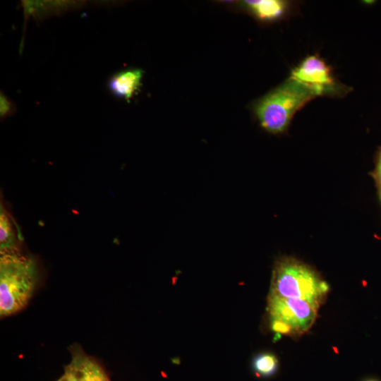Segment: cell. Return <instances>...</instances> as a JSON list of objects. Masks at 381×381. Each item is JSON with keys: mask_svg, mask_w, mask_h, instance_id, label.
I'll use <instances>...</instances> for the list:
<instances>
[{"mask_svg": "<svg viewBox=\"0 0 381 381\" xmlns=\"http://www.w3.org/2000/svg\"><path fill=\"white\" fill-rule=\"evenodd\" d=\"M37 279L38 268L34 258L19 252L1 254V317L16 313L27 306Z\"/></svg>", "mask_w": 381, "mask_h": 381, "instance_id": "obj_1", "label": "cell"}, {"mask_svg": "<svg viewBox=\"0 0 381 381\" xmlns=\"http://www.w3.org/2000/svg\"><path fill=\"white\" fill-rule=\"evenodd\" d=\"M315 95L304 85L289 78L258 99L253 109L260 126L267 132H284L294 116Z\"/></svg>", "mask_w": 381, "mask_h": 381, "instance_id": "obj_2", "label": "cell"}, {"mask_svg": "<svg viewBox=\"0 0 381 381\" xmlns=\"http://www.w3.org/2000/svg\"><path fill=\"white\" fill-rule=\"evenodd\" d=\"M322 281L306 265L291 258L279 260L274 268L271 293L284 298H300L316 308L322 298Z\"/></svg>", "mask_w": 381, "mask_h": 381, "instance_id": "obj_3", "label": "cell"}, {"mask_svg": "<svg viewBox=\"0 0 381 381\" xmlns=\"http://www.w3.org/2000/svg\"><path fill=\"white\" fill-rule=\"evenodd\" d=\"M290 78L309 89L315 97H339L349 92V87L338 82L332 67L318 54L304 58L291 71Z\"/></svg>", "mask_w": 381, "mask_h": 381, "instance_id": "obj_4", "label": "cell"}, {"mask_svg": "<svg viewBox=\"0 0 381 381\" xmlns=\"http://www.w3.org/2000/svg\"><path fill=\"white\" fill-rule=\"evenodd\" d=\"M143 73L140 68L119 71L109 78L107 89L115 97L129 102L141 87Z\"/></svg>", "mask_w": 381, "mask_h": 381, "instance_id": "obj_5", "label": "cell"}, {"mask_svg": "<svg viewBox=\"0 0 381 381\" xmlns=\"http://www.w3.org/2000/svg\"><path fill=\"white\" fill-rule=\"evenodd\" d=\"M242 5L256 19L262 22H274L291 13L292 2L283 0H247Z\"/></svg>", "mask_w": 381, "mask_h": 381, "instance_id": "obj_6", "label": "cell"}, {"mask_svg": "<svg viewBox=\"0 0 381 381\" xmlns=\"http://www.w3.org/2000/svg\"><path fill=\"white\" fill-rule=\"evenodd\" d=\"M77 381H110L99 363L83 352L75 351L71 362L65 367Z\"/></svg>", "mask_w": 381, "mask_h": 381, "instance_id": "obj_7", "label": "cell"}, {"mask_svg": "<svg viewBox=\"0 0 381 381\" xmlns=\"http://www.w3.org/2000/svg\"><path fill=\"white\" fill-rule=\"evenodd\" d=\"M23 238L20 228L6 211L2 202L0 207V250L1 254L18 252Z\"/></svg>", "mask_w": 381, "mask_h": 381, "instance_id": "obj_8", "label": "cell"}, {"mask_svg": "<svg viewBox=\"0 0 381 381\" xmlns=\"http://www.w3.org/2000/svg\"><path fill=\"white\" fill-rule=\"evenodd\" d=\"M293 310L302 332L308 330L315 320L318 308L300 298H284Z\"/></svg>", "mask_w": 381, "mask_h": 381, "instance_id": "obj_9", "label": "cell"}, {"mask_svg": "<svg viewBox=\"0 0 381 381\" xmlns=\"http://www.w3.org/2000/svg\"><path fill=\"white\" fill-rule=\"evenodd\" d=\"M268 308L272 319L284 321L291 325L298 332H302L293 310L284 298L270 294Z\"/></svg>", "mask_w": 381, "mask_h": 381, "instance_id": "obj_10", "label": "cell"}, {"mask_svg": "<svg viewBox=\"0 0 381 381\" xmlns=\"http://www.w3.org/2000/svg\"><path fill=\"white\" fill-rule=\"evenodd\" d=\"M253 366L258 375L268 377L277 371L278 361L274 354L264 353L258 355L254 358Z\"/></svg>", "mask_w": 381, "mask_h": 381, "instance_id": "obj_11", "label": "cell"}, {"mask_svg": "<svg viewBox=\"0 0 381 381\" xmlns=\"http://www.w3.org/2000/svg\"><path fill=\"white\" fill-rule=\"evenodd\" d=\"M16 111V107L13 102L4 92L0 94V117L4 119L13 115Z\"/></svg>", "mask_w": 381, "mask_h": 381, "instance_id": "obj_12", "label": "cell"}, {"mask_svg": "<svg viewBox=\"0 0 381 381\" xmlns=\"http://www.w3.org/2000/svg\"><path fill=\"white\" fill-rule=\"evenodd\" d=\"M270 327L273 332L279 334H291L298 332L289 324L277 319H272Z\"/></svg>", "mask_w": 381, "mask_h": 381, "instance_id": "obj_13", "label": "cell"}, {"mask_svg": "<svg viewBox=\"0 0 381 381\" xmlns=\"http://www.w3.org/2000/svg\"><path fill=\"white\" fill-rule=\"evenodd\" d=\"M381 195V170L376 169L372 174Z\"/></svg>", "mask_w": 381, "mask_h": 381, "instance_id": "obj_14", "label": "cell"}, {"mask_svg": "<svg viewBox=\"0 0 381 381\" xmlns=\"http://www.w3.org/2000/svg\"><path fill=\"white\" fill-rule=\"evenodd\" d=\"M56 381H77L73 375L67 372L64 373Z\"/></svg>", "mask_w": 381, "mask_h": 381, "instance_id": "obj_15", "label": "cell"}, {"mask_svg": "<svg viewBox=\"0 0 381 381\" xmlns=\"http://www.w3.org/2000/svg\"><path fill=\"white\" fill-rule=\"evenodd\" d=\"M376 169H378L380 170H381V150L378 153V157H377V168Z\"/></svg>", "mask_w": 381, "mask_h": 381, "instance_id": "obj_16", "label": "cell"}, {"mask_svg": "<svg viewBox=\"0 0 381 381\" xmlns=\"http://www.w3.org/2000/svg\"><path fill=\"white\" fill-rule=\"evenodd\" d=\"M366 381H377V380H366Z\"/></svg>", "mask_w": 381, "mask_h": 381, "instance_id": "obj_17", "label": "cell"}]
</instances>
